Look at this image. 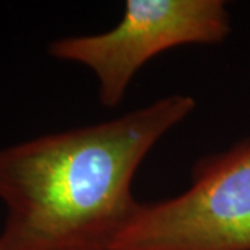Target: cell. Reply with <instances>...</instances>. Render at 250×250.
I'll return each mask as SVG.
<instances>
[{
	"mask_svg": "<svg viewBox=\"0 0 250 250\" xmlns=\"http://www.w3.org/2000/svg\"><path fill=\"white\" fill-rule=\"evenodd\" d=\"M110 250H250V139L197 161L185 192L141 203Z\"/></svg>",
	"mask_w": 250,
	"mask_h": 250,
	"instance_id": "obj_2",
	"label": "cell"
},
{
	"mask_svg": "<svg viewBox=\"0 0 250 250\" xmlns=\"http://www.w3.org/2000/svg\"><path fill=\"white\" fill-rule=\"evenodd\" d=\"M174 93L99 124L0 149V250H110L141 203L132 182L142 161L192 114Z\"/></svg>",
	"mask_w": 250,
	"mask_h": 250,
	"instance_id": "obj_1",
	"label": "cell"
},
{
	"mask_svg": "<svg viewBox=\"0 0 250 250\" xmlns=\"http://www.w3.org/2000/svg\"><path fill=\"white\" fill-rule=\"evenodd\" d=\"M229 34L223 0H128L116 27L96 35L67 36L50 54L88 67L104 107L118 106L136 72L157 54L184 45H214Z\"/></svg>",
	"mask_w": 250,
	"mask_h": 250,
	"instance_id": "obj_3",
	"label": "cell"
}]
</instances>
